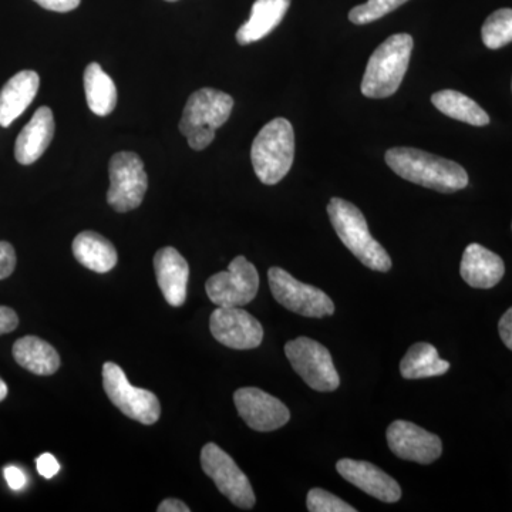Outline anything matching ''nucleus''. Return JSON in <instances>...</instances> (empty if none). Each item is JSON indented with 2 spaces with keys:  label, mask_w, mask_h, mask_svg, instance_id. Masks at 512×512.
<instances>
[{
  "label": "nucleus",
  "mask_w": 512,
  "mask_h": 512,
  "mask_svg": "<svg viewBox=\"0 0 512 512\" xmlns=\"http://www.w3.org/2000/svg\"><path fill=\"white\" fill-rule=\"evenodd\" d=\"M16 268V252L9 242H0V281L9 278Z\"/></svg>",
  "instance_id": "29"
},
{
  "label": "nucleus",
  "mask_w": 512,
  "mask_h": 512,
  "mask_svg": "<svg viewBox=\"0 0 512 512\" xmlns=\"http://www.w3.org/2000/svg\"><path fill=\"white\" fill-rule=\"evenodd\" d=\"M413 52V37L399 33L387 37L367 63L362 93L369 99H386L402 86Z\"/></svg>",
  "instance_id": "2"
},
{
  "label": "nucleus",
  "mask_w": 512,
  "mask_h": 512,
  "mask_svg": "<svg viewBox=\"0 0 512 512\" xmlns=\"http://www.w3.org/2000/svg\"><path fill=\"white\" fill-rule=\"evenodd\" d=\"M328 214L340 241L363 265L377 272H389L392 269V259L386 249L372 237L365 215L356 205L342 198H332Z\"/></svg>",
  "instance_id": "3"
},
{
  "label": "nucleus",
  "mask_w": 512,
  "mask_h": 512,
  "mask_svg": "<svg viewBox=\"0 0 512 512\" xmlns=\"http://www.w3.org/2000/svg\"><path fill=\"white\" fill-rule=\"evenodd\" d=\"M37 5L52 12L66 13L79 8L82 0H35Z\"/></svg>",
  "instance_id": "32"
},
{
  "label": "nucleus",
  "mask_w": 512,
  "mask_h": 512,
  "mask_svg": "<svg viewBox=\"0 0 512 512\" xmlns=\"http://www.w3.org/2000/svg\"><path fill=\"white\" fill-rule=\"evenodd\" d=\"M234 403L242 420L262 433L281 429L291 419V412L281 400L256 387L237 390Z\"/></svg>",
  "instance_id": "14"
},
{
  "label": "nucleus",
  "mask_w": 512,
  "mask_h": 512,
  "mask_svg": "<svg viewBox=\"0 0 512 512\" xmlns=\"http://www.w3.org/2000/svg\"><path fill=\"white\" fill-rule=\"evenodd\" d=\"M36 466L40 476L47 478V480L55 477L60 470V466L59 463H57L56 458L49 453L42 454V456L37 458Z\"/></svg>",
  "instance_id": "30"
},
{
  "label": "nucleus",
  "mask_w": 512,
  "mask_h": 512,
  "mask_svg": "<svg viewBox=\"0 0 512 512\" xmlns=\"http://www.w3.org/2000/svg\"><path fill=\"white\" fill-rule=\"evenodd\" d=\"M384 158L399 177L430 190L451 194L468 185L467 171L460 164L417 148H390Z\"/></svg>",
  "instance_id": "1"
},
{
  "label": "nucleus",
  "mask_w": 512,
  "mask_h": 512,
  "mask_svg": "<svg viewBox=\"0 0 512 512\" xmlns=\"http://www.w3.org/2000/svg\"><path fill=\"white\" fill-rule=\"evenodd\" d=\"M215 138V130H211V128H205V130L197 131V133L191 134L190 137H187L188 146L195 151L204 150L210 146L212 141Z\"/></svg>",
  "instance_id": "31"
},
{
  "label": "nucleus",
  "mask_w": 512,
  "mask_h": 512,
  "mask_svg": "<svg viewBox=\"0 0 512 512\" xmlns=\"http://www.w3.org/2000/svg\"><path fill=\"white\" fill-rule=\"evenodd\" d=\"M157 284L165 301L174 308H180L187 301L190 266L183 255L173 247L160 249L154 256Z\"/></svg>",
  "instance_id": "16"
},
{
  "label": "nucleus",
  "mask_w": 512,
  "mask_h": 512,
  "mask_svg": "<svg viewBox=\"0 0 512 512\" xmlns=\"http://www.w3.org/2000/svg\"><path fill=\"white\" fill-rule=\"evenodd\" d=\"M212 336L229 349L258 348L264 340V328L251 313L238 308L218 306L210 319Z\"/></svg>",
  "instance_id": "11"
},
{
  "label": "nucleus",
  "mask_w": 512,
  "mask_h": 512,
  "mask_svg": "<svg viewBox=\"0 0 512 512\" xmlns=\"http://www.w3.org/2000/svg\"><path fill=\"white\" fill-rule=\"evenodd\" d=\"M390 450L402 460L431 464L443 453L440 437L410 421L396 420L386 431Z\"/></svg>",
  "instance_id": "13"
},
{
  "label": "nucleus",
  "mask_w": 512,
  "mask_h": 512,
  "mask_svg": "<svg viewBox=\"0 0 512 512\" xmlns=\"http://www.w3.org/2000/svg\"><path fill=\"white\" fill-rule=\"evenodd\" d=\"M295 158V133L288 120L275 119L261 128L251 148V160L261 183L275 185L284 180Z\"/></svg>",
  "instance_id": "4"
},
{
  "label": "nucleus",
  "mask_w": 512,
  "mask_h": 512,
  "mask_svg": "<svg viewBox=\"0 0 512 512\" xmlns=\"http://www.w3.org/2000/svg\"><path fill=\"white\" fill-rule=\"evenodd\" d=\"M450 370V363L441 359L439 352L430 343H416L407 350L400 363V373L404 379L417 380L443 376Z\"/></svg>",
  "instance_id": "23"
},
{
  "label": "nucleus",
  "mask_w": 512,
  "mask_h": 512,
  "mask_svg": "<svg viewBox=\"0 0 512 512\" xmlns=\"http://www.w3.org/2000/svg\"><path fill=\"white\" fill-rule=\"evenodd\" d=\"M336 470L350 484L383 503H397L402 498L399 483L375 464L343 458L336 464Z\"/></svg>",
  "instance_id": "15"
},
{
  "label": "nucleus",
  "mask_w": 512,
  "mask_h": 512,
  "mask_svg": "<svg viewBox=\"0 0 512 512\" xmlns=\"http://www.w3.org/2000/svg\"><path fill=\"white\" fill-rule=\"evenodd\" d=\"M409 0H367L363 5L350 10L349 20L355 25H367L389 15Z\"/></svg>",
  "instance_id": "27"
},
{
  "label": "nucleus",
  "mask_w": 512,
  "mask_h": 512,
  "mask_svg": "<svg viewBox=\"0 0 512 512\" xmlns=\"http://www.w3.org/2000/svg\"><path fill=\"white\" fill-rule=\"evenodd\" d=\"M498 332H500L501 340L508 349L512 350V308L504 313L503 318L498 323Z\"/></svg>",
  "instance_id": "34"
},
{
  "label": "nucleus",
  "mask_w": 512,
  "mask_h": 512,
  "mask_svg": "<svg viewBox=\"0 0 512 512\" xmlns=\"http://www.w3.org/2000/svg\"><path fill=\"white\" fill-rule=\"evenodd\" d=\"M6 396H8V384L0 379V402H3V400L6 399Z\"/></svg>",
  "instance_id": "37"
},
{
  "label": "nucleus",
  "mask_w": 512,
  "mask_h": 512,
  "mask_svg": "<svg viewBox=\"0 0 512 512\" xmlns=\"http://www.w3.org/2000/svg\"><path fill=\"white\" fill-rule=\"evenodd\" d=\"M110 188L107 202L117 212L140 207L148 188L146 168L136 153L121 151L110 160Z\"/></svg>",
  "instance_id": "8"
},
{
  "label": "nucleus",
  "mask_w": 512,
  "mask_h": 512,
  "mask_svg": "<svg viewBox=\"0 0 512 512\" xmlns=\"http://www.w3.org/2000/svg\"><path fill=\"white\" fill-rule=\"evenodd\" d=\"M461 278L476 289L494 288L503 279L505 265L501 256L480 244H470L460 265Z\"/></svg>",
  "instance_id": "17"
},
{
  "label": "nucleus",
  "mask_w": 512,
  "mask_h": 512,
  "mask_svg": "<svg viewBox=\"0 0 512 512\" xmlns=\"http://www.w3.org/2000/svg\"><path fill=\"white\" fill-rule=\"evenodd\" d=\"M165 2H177V0H165Z\"/></svg>",
  "instance_id": "38"
},
{
  "label": "nucleus",
  "mask_w": 512,
  "mask_h": 512,
  "mask_svg": "<svg viewBox=\"0 0 512 512\" xmlns=\"http://www.w3.org/2000/svg\"><path fill=\"white\" fill-rule=\"evenodd\" d=\"M158 512H190L191 508L183 501L175 500V498H167L163 503L158 505Z\"/></svg>",
  "instance_id": "36"
},
{
  "label": "nucleus",
  "mask_w": 512,
  "mask_h": 512,
  "mask_svg": "<svg viewBox=\"0 0 512 512\" xmlns=\"http://www.w3.org/2000/svg\"><path fill=\"white\" fill-rule=\"evenodd\" d=\"M234 100L229 94L215 89H201L192 93L180 121V131L185 137L197 131L224 126L231 116Z\"/></svg>",
  "instance_id": "12"
},
{
  "label": "nucleus",
  "mask_w": 512,
  "mask_h": 512,
  "mask_svg": "<svg viewBox=\"0 0 512 512\" xmlns=\"http://www.w3.org/2000/svg\"><path fill=\"white\" fill-rule=\"evenodd\" d=\"M268 281L276 302L296 315L325 318L335 313V303L322 289L303 284L285 269L278 266L269 269Z\"/></svg>",
  "instance_id": "7"
},
{
  "label": "nucleus",
  "mask_w": 512,
  "mask_h": 512,
  "mask_svg": "<svg viewBox=\"0 0 512 512\" xmlns=\"http://www.w3.org/2000/svg\"><path fill=\"white\" fill-rule=\"evenodd\" d=\"M19 325V318L13 309L0 306V336L13 332Z\"/></svg>",
  "instance_id": "33"
},
{
  "label": "nucleus",
  "mask_w": 512,
  "mask_h": 512,
  "mask_svg": "<svg viewBox=\"0 0 512 512\" xmlns=\"http://www.w3.org/2000/svg\"><path fill=\"white\" fill-rule=\"evenodd\" d=\"M72 248L77 262L97 274H106L117 265L116 248L97 232L84 231L77 235Z\"/></svg>",
  "instance_id": "21"
},
{
  "label": "nucleus",
  "mask_w": 512,
  "mask_h": 512,
  "mask_svg": "<svg viewBox=\"0 0 512 512\" xmlns=\"http://www.w3.org/2000/svg\"><path fill=\"white\" fill-rule=\"evenodd\" d=\"M306 507L311 512H356L352 505L340 500L339 497L323 490V488H312L306 498Z\"/></svg>",
  "instance_id": "28"
},
{
  "label": "nucleus",
  "mask_w": 512,
  "mask_h": 512,
  "mask_svg": "<svg viewBox=\"0 0 512 512\" xmlns=\"http://www.w3.org/2000/svg\"><path fill=\"white\" fill-rule=\"evenodd\" d=\"M39 84V74L33 70H23L3 86L0 92V126L9 127L25 113L35 100Z\"/></svg>",
  "instance_id": "19"
},
{
  "label": "nucleus",
  "mask_w": 512,
  "mask_h": 512,
  "mask_svg": "<svg viewBox=\"0 0 512 512\" xmlns=\"http://www.w3.org/2000/svg\"><path fill=\"white\" fill-rule=\"evenodd\" d=\"M103 386L110 402L124 416L130 417L138 423L146 424V426H151L160 420L161 406L156 394L150 390L134 387L128 382L124 370L116 363H104Z\"/></svg>",
  "instance_id": "5"
},
{
  "label": "nucleus",
  "mask_w": 512,
  "mask_h": 512,
  "mask_svg": "<svg viewBox=\"0 0 512 512\" xmlns=\"http://www.w3.org/2000/svg\"><path fill=\"white\" fill-rule=\"evenodd\" d=\"M208 298L222 308H241L254 301L259 291V274L245 256H237L228 271L212 275L205 284Z\"/></svg>",
  "instance_id": "10"
},
{
  "label": "nucleus",
  "mask_w": 512,
  "mask_h": 512,
  "mask_svg": "<svg viewBox=\"0 0 512 512\" xmlns=\"http://www.w3.org/2000/svg\"><path fill=\"white\" fill-rule=\"evenodd\" d=\"M13 357L23 369L39 376L55 375L60 367V356L56 349L36 336L16 340Z\"/></svg>",
  "instance_id": "22"
},
{
  "label": "nucleus",
  "mask_w": 512,
  "mask_h": 512,
  "mask_svg": "<svg viewBox=\"0 0 512 512\" xmlns=\"http://www.w3.org/2000/svg\"><path fill=\"white\" fill-rule=\"evenodd\" d=\"M84 90L87 104L96 116L106 117L116 109L117 89L113 79L101 69L100 64L92 63L84 72Z\"/></svg>",
  "instance_id": "24"
},
{
  "label": "nucleus",
  "mask_w": 512,
  "mask_h": 512,
  "mask_svg": "<svg viewBox=\"0 0 512 512\" xmlns=\"http://www.w3.org/2000/svg\"><path fill=\"white\" fill-rule=\"evenodd\" d=\"M285 355L293 370L311 389L316 392H333L338 389L340 377L333 365L332 355L316 340L305 336L291 340L285 345Z\"/></svg>",
  "instance_id": "6"
},
{
  "label": "nucleus",
  "mask_w": 512,
  "mask_h": 512,
  "mask_svg": "<svg viewBox=\"0 0 512 512\" xmlns=\"http://www.w3.org/2000/svg\"><path fill=\"white\" fill-rule=\"evenodd\" d=\"M5 478L12 490H22L26 485V476L18 467L9 466L5 468Z\"/></svg>",
  "instance_id": "35"
},
{
  "label": "nucleus",
  "mask_w": 512,
  "mask_h": 512,
  "mask_svg": "<svg viewBox=\"0 0 512 512\" xmlns=\"http://www.w3.org/2000/svg\"><path fill=\"white\" fill-rule=\"evenodd\" d=\"M55 136V119L49 107H40L32 120L20 131L16 140L15 157L20 164L36 163L45 154Z\"/></svg>",
  "instance_id": "18"
},
{
  "label": "nucleus",
  "mask_w": 512,
  "mask_h": 512,
  "mask_svg": "<svg viewBox=\"0 0 512 512\" xmlns=\"http://www.w3.org/2000/svg\"><path fill=\"white\" fill-rule=\"evenodd\" d=\"M431 103L450 119L463 121L471 126L484 127L490 124V117L466 94L456 90H441L431 96Z\"/></svg>",
  "instance_id": "25"
},
{
  "label": "nucleus",
  "mask_w": 512,
  "mask_h": 512,
  "mask_svg": "<svg viewBox=\"0 0 512 512\" xmlns=\"http://www.w3.org/2000/svg\"><path fill=\"white\" fill-rule=\"evenodd\" d=\"M484 45L491 50L501 49L512 42V9H500L488 16L481 29Z\"/></svg>",
  "instance_id": "26"
},
{
  "label": "nucleus",
  "mask_w": 512,
  "mask_h": 512,
  "mask_svg": "<svg viewBox=\"0 0 512 512\" xmlns=\"http://www.w3.org/2000/svg\"><path fill=\"white\" fill-rule=\"evenodd\" d=\"M201 467L232 504L242 510L254 508L256 498L248 477L220 446L208 443L202 447Z\"/></svg>",
  "instance_id": "9"
},
{
  "label": "nucleus",
  "mask_w": 512,
  "mask_h": 512,
  "mask_svg": "<svg viewBox=\"0 0 512 512\" xmlns=\"http://www.w3.org/2000/svg\"><path fill=\"white\" fill-rule=\"evenodd\" d=\"M289 6H291V0H256L248 22L238 29L239 45H251L268 36L284 20Z\"/></svg>",
  "instance_id": "20"
}]
</instances>
